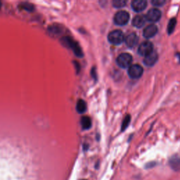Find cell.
<instances>
[{
	"label": "cell",
	"mask_w": 180,
	"mask_h": 180,
	"mask_svg": "<svg viewBox=\"0 0 180 180\" xmlns=\"http://www.w3.org/2000/svg\"><path fill=\"white\" fill-rule=\"evenodd\" d=\"M60 41L63 46L72 49L74 54H75L78 57L80 58L83 57V52L80 46L79 45V44L77 42L73 40V38H71L70 36H63L61 38Z\"/></svg>",
	"instance_id": "cell-1"
},
{
	"label": "cell",
	"mask_w": 180,
	"mask_h": 180,
	"mask_svg": "<svg viewBox=\"0 0 180 180\" xmlns=\"http://www.w3.org/2000/svg\"><path fill=\"white\" fill-rule=\"evenodd\" d=\"M108 39L110 43L115 44V45H118V44L122 43V42L125 39V37L121 30H113L108 34Z\"/></svg>",
	"instance_id": "cell-2"
},
{
	"label": "cell",
	"mask_w": 180,
	"mask_h": 180,
	"mask_svg": "<svg viewBox=\"0 0 180 180\" xmlns=\"http://www.w3.org/2000/svg\"><path fill=\"white\" fill-rule=\"evenodd\" d=\"M132 61V57L130 54L123 53L118 56L116 62L118 66L122 68L130 67Z\"/></svg>",
	"instance_id": "cell-3"
},
{
	"label": "cell",
	"mask_w": 180,
	"mask_h": 180,
	"mask_svg": "<svg viewBox=\"0 0 180 180\" xmlns=\"http://www.w3.org/2000/svg\"><path fill=\"white\" fill-rule=\"evenodd\" d=\"M130 20V14L125 11H118L114 16V22L118 26H125Z\"/></svg>",
	"instance_id": "cell-4"
},
{
	"label": "cell",
	"mask_w": 180,
	"mask_h": 180,
	"mask_svg": "<svg viewBox=\"0 0 180 180\" xmlns=\"http://www.w3.org/2000/svg\"><path fill=\"white\" fill-rule=\"evenodd\" d=\"M47 31L50 35L54 37H58L64 33L65 28L61 24L55 23L49 25L47 28Z\"/></svg>",
	"instance_id": "cell-5"
},
{
	"label": "cell",
	"mask_w": 180,
	"mask_h": 180,
	"mask_svg": "<svg viewBox=\"0 0 180 180\" xmlns=\"http://www.w3.org/2000/svg\"><path fill=\"white\" fill-rule=\"evenodd\" d=\"M143 72V68L138 64L130 66L128 69V75L132 79H138L142 77Z\"/></svg>",
	"instance_id": "cell-6"
},
{
	"label": "cell",
	"mask_w": 180,
	"mask_h": 180,
	"mask_svg": "<svg viewBox=\"0 0 180 180\" xmlns=\"http://www.w3.org/2000/svg\"><path fill=\"white\" fill-rule=\"evenodd\" d=\"M154 49V46L153 44L149 41H146L142 42L140 44L138 49V53L141 56H146L148 54L151 53Z\"/></svg>",
	"instance_id": "cell-7"
},
{
	"label": "cell",
	"mask_w": 180,
	"mask_h": 180,
	"mask_svg": "<svg viewBox=\"0 0 180 180\" xmlns=\"http://www.w3.org/2000/svg\"><path fill=\"white\" fill-rule=\"evenodd\" d=\"M161 18V12L160 10L157 9H150L148 13L146 14L145 18L148 21L155 23V22L158 21Z\"/></svg>",
	"instance_id": "cell-8"
},
{
	"label": "cell",
	"mask_w": 180,
	"mask_h": 180,
	"mask_svg": "<svg viewBox=\"0 0 180 180\" xmlns=\"http://www.w3.org/2000/svg\"><path fill=\"white\" fill-rule=\"evenodd\" d=\"M158 58V56L157 52L153 51L151 53L144 56V63L147 66H153L157 62Z\"/></svg>",
	"instance_id": "cell-9"
},
{
	"label": "cell",
	"mask_w": 180,
	"mask_h": 180,
	"mask_svg": "<svg viewBox=\"0 0 180 180\" xmlns=\"http://www.w3.org/2000/svg\"><path fill=\"white\" fill-rule=\"evenodd\" d=\"M147 2L146 0H134L132 2V8L136 12H141L146 8Z\"/></svg>",
	"instance_id": "cell-10"
},
{
	"label": "cell",
	"mask_w": 180,
	"mask_h": 180,
	"mask_svg": "<svg viewBox=\"0 0 180 180\" xmlns=\"http://www.w3.org/2000/svg\"><path fill=\"white\" fill-rule=\"evenodd\" d=\"M158 33V28L156 25L151 24L148 26L144 30L143 35L146 38H151L155 36Z\"/></svg>",
	"instance_id": "cell-11"
},
{
	"label": "cell",
	"mask_w": 180,
	"mask_h": 180,
	"mask_svg": "<svg viewBox=\"0 0 180 180\" xmlns=\"http://www.w3.org/2000/svg\"><path fill=\"white\" fill-rule=\"evenodd\" d=\"M138 41H139V38L135 33L130 34L125 39V43H126L127 46L130 48L136 46L138 44Z\"/></svg>",
	"instance_id": "cell-12"
},
{
	"label": "cell",
	"mask_w": 180,
	"mask_h": 180,
	"mask_svg": "<svg viewBox=\"0 0 180 180\" xmlns=\"http://www.w3.org/2000/svg\"><path fill=\"white\" fill-rule=\"evenodd\" d=\"M18 8L21 11L26 12H33L35 9V6L33 4L28 2H22L18 4Z\"/></svg>",
	"instance_id": "cell-13"
},
{
	"label": "cell",
	"mask_w": 180,
	"mask_h": 180,
	"mask_svg": "<svg viewBox=\"0 0 180 180\" xmlns=\"http://www.w3.org/2000/svg\"><path fill=\"white\" fill-rule=\"evenodd\" d=\"M145 22H146L145 17L143 16H136L132 20V25L136 28H140L144 26Z\"/></svg>",
	"instance_id": "cell-14"
},
{
	"label": "cell",
	"mask_w": 180,
	"mask_h": 180,
	"mask_svg": "<svg viewBox=\"0 0 180 180\" xmlns=\"http://www.w3.org/2000/svg\"><path fill=\"white\" fill-rule=\"evenodd\" d=\"M170 166L171 168L175 171L180 170V158L179 157H173L170 160Z\"/></svg>",
	"instance_id": "cell-15"
},
{
	"label": "cell",
	"mask_w": 180,
	"mask_h": 180,
	"mask_svg": "<svg viewBox=\"0 0 180 180\" xmlns=\"http://www.w3.org/2000/svg\"><path fill=\"white\" fill-rule=\"evenodd\" d=\"M76 110L79 113H84L87 110V103L84 100H78L76 105Z\"/></svg>",
	"instance_id": "cell-16"
},
{
	"label": "cell",
	"mask_w": 180,
	"mask_h": 180,
	"mask_svg": "<svg viewBox=\"0 0 180 180\" xmlns=\"http://www.w3.org/2000/svg\"><path fill=\"white\" fill-rule=\"evenodd\" d=\"M81 125H82V129L89 130L92 127V120L87 116H84L81 119Z\"/></svg>",
	"instance_id": "cell-17"
},
{
	"label": "cell",
	"mask_w": 180,
	"mask_h": 180,
	"mask_svg": "<svg viewBox=\"0 0 180 180\" xmlns=\"http://www.w3.org/2000/svg\"><path fill=\"white\" fill-rule=\"evenodd\" d=\"M177 23L176 18H172L170 21L168 23V26H167V32H168L169 34H171L173 33L174 28H175Z\"/></svg>",
	"instance_id": "cell-18"
},
{
	"label": "cell",
	"mask_w": 180,
	"mask_h": 180,
	"mask_svg": "<svg viewBox=\"0 0 180 180\" xmlns=\"http://www.w3.org/2000/svg\"><path fill=\"white\" fill-rule=\"evenodd\" d=\"M126 4L127 2L125 0H114L113 2V6L117 9L122 8L126 5Z\"/></svg>",
	"instance_id": "cell-19"
},
{
	"label": "cell",
	"mask_w": 180,
	"mask_h": 180,
	"mask_svg": "<svg viewBox=\"0 0 180 180\" xmlns=\"http://www.w3.org/2000/svg\"><path fill=\"white\" fill-rule=\"evenodd\" d=\"M130 115H127L126 117L125 118L124 120H123L122 122V131H124V130L126 129V128L128 127V125H129L130 122Z\"/></svg>",
	"instance_id": "cell-20"
},
{
	"label": "cell",
	"mask_w": 180,
	"mask_h": 180,
	"mask_svg": "<svg viewBox=\"0 0 180 180\" xmlns=\"http://www.w3.org/2000/svg\"><path fill=\"white\" fill-rule=\"evenodd\" d=\"M151 4L155 6H162V5L166 4L165 0H153Z\"/></svg>",
	"instance_id": "cell-21"
},
{
	"label": "cell",
	"mask_w": 180,
	"mask_h": 180,
	"mask_svg": "<svg viewBox=\"0 0 180 180\" xmlns=\"http://www.w3.org/2000/svg\"><path fill=\"white\" fill-rule=\"evenodd\" d=\"M92 77H93L94 79V80H97V72H96L95 68H93L92 69Z\"/></svg>",
	"instance_id": "cell-22"
},
{
	"label": "cell",
	"mask_w": 180,
	"mask_h": 180,
	"mask_svg": "<svg viewBox=\"0 0 180 180\" xmlns=\"http://www.w3.org/2000/svg\"><path fill=\"white\" fill-rule=\"evenodd\" d=\"M74 63H75V68H76V70H77V73H79V71H80V64H79L77 61H74Z\"/></svg>",
	"instance_id": "cell-23"
},
{
	"label": "cell",
	"mask_w": 180,
	"mask_h": 180,
	"mask_svg": "<svg viewBox=\"0 0 180 180\" xmlns=\"http://www.w3.org/2000/svg\"><path fill=\"white\" fill-rule=\"evenodd\" d=\"M2 2L0 1V9H1V8H2Z\"/></svg>",
	"instance_id": "cell-24"
},
{
	"label": "cell",
	"mask_w": 180,
	"mask_h": 180,
	"mask_svg": "<svg viewBox=\"0 0 180 180\" xmlns=\"http://www.w3.org/2000/svg\"><path fill=\"white\" fill-rule=\"evenodd\" d=\"M81 180H86V179H81Z\"/></svg>",
	"instance_id": "cell-25"
}]
</instances>
